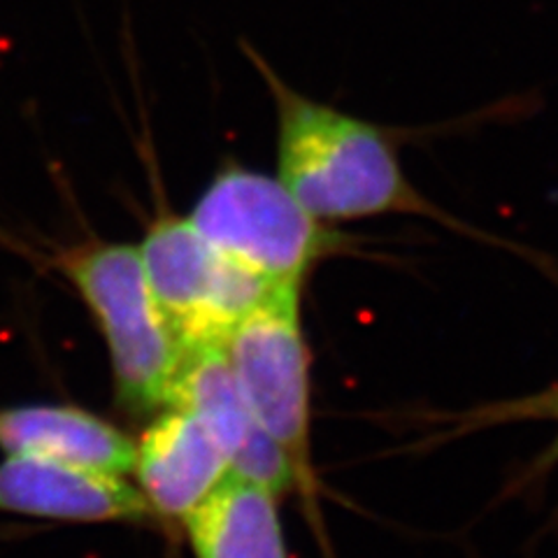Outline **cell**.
I'll use <instances>...</instances> for the list:
<instances>
[{"label": "cell", "instance_id": "obj_11", "mask_svg": "<svg viewBox=\"0 0 558 558\" xmlns=\"http://www.w3.org/2000/svg\"><path fill=\"white\" fill-rule=\"evenodd\" d=\"M533 410L537 416H547V418H554V422L558 424V387L554 391H547L545 396H539L533 405H526V410H519L521 414ZM556 451H558V445H556Z\"/></svg>", "mask_w": 558, "mask_h": 558}, {"label": "cell", "instance_id": "obj_10", "mask_svg": "<svg viewBox=\"0 0 558 558\" xmlns=\"http://www.w3.org/2000/svg\"><path fill=\"white\" fill-rule=\"evenodd\" d=\"M272 488L226 477L184 523L196 558H287Z\"/></svg>", "mask_w": 558, "mask_h": 558}, {"label": "cell", "instance_id": "obj_7", "mask_svg": "<svg viewBox=\"0 0 558 558\" xmlns=\"http://www.w3.org/2000/svg\"><path fill=\"white\" fill-rule=\"evenodd\" d=\"M133 473L151 514L184 521L231 475V463L194 414L166 408L135 442Z\"/></svg>", "mask_w": 558, "mask_h": 558}, {"label": "cell", "instance_id": "obj_4", "mask_svg": "<svg viewBox=\"0 0 558 558\" xmlns=\"http://www.w3.org/2000/svg\"><path fill=\"white\" fill-rule=\"evenodd\" d=\"M301 287H275L229 330L221 347L256 424L282 449L299 494L314 505L317 475L310 442V349Z\"/></svg>", "mask_w": 558, "mask_h": 558}, {"label": "cell", "instance_id": "obj_1", "mask_svg": "<svg viewBox=\"0 0 558 558\" xmlns=\"http://www.w3.org/2000/svg\"><path fill=\"white\" fill-rule=\"evenodd\" d=\"M244 51L275 105L277 180L307 213L333 226L389 215L424 217L488 240L410 182L398 156L396 131L295 92L258 51L250 45Z\"/></svg>", "mask_w": 558, "mask_h": 558}, {"label": "cell", "instance_id": "obj_5", "mask_svg": "<svg viewBox=\"0 0 558 558\" xmlns=\"http://www.w3.org/2000/svg\"><path fill=\"white\" fill-rule=\"evenodd\" d=\"M147 284L182 347L223 342L279 287L219 252L189 217L156 205L137 247Z\"/></svg>", "mask_w": 558, "mask_h": 558}, {"label": "cell", "instance_id": "obj_9", "mask_svg": "<svg viewBox=\"0 0 558 558\" xmlns=\"http://www.w3.org/2000/svg\"><path fill=\"white\" fill-rule=\"evenodd\" d=\"M0 449L94 473L126 477L135 468V440L105 418L65 405L0 408Z\"/></svg>", "mask_w": 558, "mask_h": 558}, {"label": "cell", "instance_id": "obj_8", "mask_svg": "<svg viewBox=\"0 0 558 558\" xmlns=\"http://www.w3.org/2000/svg\"><path fill=\"white\" fill-rule=\"evenodd\" d=\"M0 512L80 523L154 517L140 488L124 477L35 457H8L0 463Z\"/></svg>", "mask_w": 558, "mask_h": 558}, {"label": "cell", "instance_id": "obj_3", "mask_svg": "<svg viewBox=\"0 0 558 558\" xmlns=\"http://www.w3.org/2000/svg\"><path fill=\"white\" fill-rule=\"evenodd\" d=\"M189 219L219 252L270 284H303L319 264L359 254L363 240L326 223L270 174L226 163Z\"/></svg>", "mask_w": 558, "mask_h": 558}, {"label": "cell", "instance_id": "obj_6", "mask_svg": "<svg viewBox=\"0 0 558 558\" xmlns=\"http://www.w3.org/2000/svg\"><path fill=\"white\" fill-rule=\"evenodd\" d=\"M168 408L194 414L215 435L231 463V475L272 488L299 492L293 468L250 412L221 342L184 347Z\"/></svg>", "mask_w": 558, "mask_h": 558}, {"label": "cell", "instance_id": "obj_2", "mask_svg": "<svg viewBox=\"0 0 558 558\" xmlns=\"http://www.w3.org/2000/svg\"><path fill=\"white\" fill-rule=\"evenodd\" d=\"M51 266L94 314L121 405L133 414L166 410L184 347L154 301L137 247L89 238L59 250Z\"/></svg>", "mask_w": 558, "mask_h": 558}]
</instances>
